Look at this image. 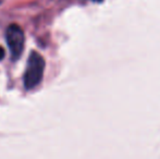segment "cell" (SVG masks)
<instances>
[{"label": "cell", "mask_w": 160, "mask_h": 159, "mask_svg": "<svg viewBox=\"0 0 160 159\" xmlns=\"http://www.w3.org/2000/svg\"><path fill=\"white\" fill-rule=\"evenodd\" d=\"M45 66V59L42 55H39L37 51H32L30 53L23 77L24 87L26 89H32L42 82Z\"/></svg>", "instance_id": "1"}, {"label": "cell", "mask_w": 160, "mask_h": 159, "mask_svg": "<svg viewBox=\"0 0 160 159\" xmlns=\"http://www.w3.org/2000/svg\"><path fill=\"white\" fill-rule=\"evenodd\" d=\"M6 42L11 53V60L17 61L21 58L24 50V32L18 24H10L6 30Z\"/></svg>", "instance_id": "2"}, {"label": "cell", "mask_w": 160, "mask_h": 159, "mask_svg": "<svg viewBox=\"0 0 160 159\" xmlns=\"http://www.w3.org/2000/svg\"><path fill=\"white\" fill-rule=\"evenodd\" d=\"M4 57H6V50H4L3 47L0 46V61H1V60H3Z\"/></svg>", "instance_id": "3"}, {"label": "cell", "mask_w": 160, "mask_h": 159, "mask_svg": "<svg viewBox=\"0 0 160 159\" xmlns=\"http://www.w3.org/2000/svg\"><path fill=\"white\" fill-rule=\"evenodd\" d=\"M93 1H95V2H101L102 0H93Z\"/></svg>", "instance_id": "4"}]
</instances>
